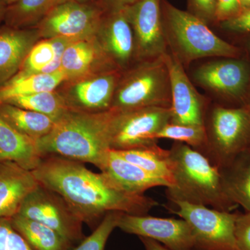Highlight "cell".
Returning <instances> with one entry per match:
<instances>
[{
    "label": "cell",
    "mask_w": 250,
    "mask_h": 250,
    "mask_svg": "<svg viewBox=\"0 0 250 250\" xmlns=\"http://www.w3.org/2000/svg\"><path fill=\"white\" fill-rule=\"evenodd\" d=\"M169 150L174 182L166 194L172 203L185 202L229 212L238 207L225 195L220 170L203 154L179 142Z\"/></svg>",
    "instance_id": "3957f363"
},
{
    "label": "cell",
    "mask_w": 250,
    "mask_h": 250,
    "mask_svg": "<svg viewBox=\"0 0 250 250\" xmlns=\"http://www.w3.org/2000/svg\"><path fill=\"white\" fill-rule=\"evenodd\" d=\"M0 250H33L15 229L11 218H0Z\"/></svg>",
    "instance_id": "1f68e13d"
},
{
    "label": "cell",
    "mask_w": 250,
    "mask_h": 250,
    "mask_svg": "<svg viewBox=\"0 0 250 250\" xmlns=\"http://www.w3.org/2000/svg\"><path fill=\"white\" fill-rule=\"evenodd\" d=\"M0 118L21 134L37 142L53 129L55 121L49 117L9 104H0Z\"/></svg>",
    "instance_id": "d4e9b609"
},
{
    "label": "cell",
    "mask_w": 250,
    "mask_h": 250,
    "mask_svg": "<svg viewBox=\"0 0 250 250\" xmlns=\"http://www.w3.org/2000/svg\"><path fill=\"white\" fill-rule=\"evenodd\" d=\"M234 236L238 250H250V211L236 212Z\"/></svg>",
    "instance_id": "836d02e7"
},
{
    "label": "cell",
    "mask_w": 250,
    "mask_h": 250,
    "mask_svg": "<svg viewBox=\"0 0 250 250\" xmlns=\"http://www.w3.org/2000/svg\"><path fill=\"white\" fill-rule=\"evenodd\" d=\"M5 11H6V7L0 1V27L1 26V23L4 22Z\"/></svg>",
    "instance_id": "ab89813d"
},
{
    "label": "cell",
    "mask_w": 250,
    "mask_h": 250,
    "mask_svg": "<svg viewBox=\"0 0 250 250\" xmlns=\"http://www.w3.org/2000/svg\"><path fill=\"white\" fill-rule=\"evenodd\" d=\"M156 139L172 140L184 143L204 154L207 147V134L204 126L168 123L156 135Z\"/></svg>",
    "instance_id": "f546056e"
},
{
    "label": "cell",
    "mask_w": 250,
    "mask_h": 250,
    "mask_svg": "<svg viewBox=\"0 0 250 250\" xmlns=\"http://www.w3.org/2000/svg\"><path fill=\"white\" fill-rule=\"evenodd\" d=\"M41 40L36 28L0 27V86L19 72L33 46Z\"/></svg>",
    "instance_id": "ffe728a7"
},
{
    "label": "cell",
    "mask_w": 250,
    "mask_h": 250,
    "mask_svg": "<svg viewBox=\"0 0 250 250\" xmlns=\"http://www.w3.org/2000/svg\"><path fill=\"white\" fill-rule=\"evenodd\" d=\"M122 213L117 211L108 213L89 236L85 237L78 246L72 247L70 250H104L108 237L118 227V220Z\"/></svg>",
    "instance_id": "4dcf8cb0"
},
{
    "label": "cell",
    "mask_w": 250,
    "mask_h": 250,
    "mask_svg": "<svg viewBox=\"0 0 250 250\" xmlns=\"http://www.w3.org/2000/svg\"><path fill=\"white\" fill-rule=\"evenodd\" d=\"M0 159L13 161L26 170L33 171L42 157L36 141L21 134L0 118Z\"/></svg>",
    "instance_id": "7402d4cb"
},
{
    "label": "cell",
    "mask_w": 250,
    "mask_h": 250,
    "mask_svg": "<svg viewBox=\"0 0 250 250\" xmlns=\"http://www.w3.org/2000/svg\"><path fill=\"white\" fill-rule=\"evenodd\" d=\"M241 4L242 11L250 9V0H239Z\"/></svg>",
    "instance_id": "60d3db41"
},
{
    "label": "cell",
    "mask_w": 250,
    "mask_h": 250,
    "mask_svg": "<svg viewBox=\"0 0 250 250\" xmlns=\"http://www.w3.org/2000/svg\"><path fill=\"white\" fill-rule=\"evenodd\" d=\"M81 39L58 37L41 39L33 46L19 72L14 77H24L59 70L62 54L70 44ZM13 77V78H14Z\"/></svg>",
    "instance_id": "44dd1931"
},
{
    "label": "cell",
    "mask_w": 250,
    "mask_h": 250,
    "mask_svg": "<svg viewBox=\"0 0 250 250\" xmlns=\"http://www.w3.org/2000/svg\"><path fill=\"white\" fill-rule=\"evenodd\" d=\"M5 103L42 113L55 122L69 110L62 94L55 90L16 97Z\"/></svg>",
    "instance_id": "f1b7e54d"
},
{
    "label": "cell",
    "mask_w": 250,
    "mask_h": 250,
    "mask_svg": "<svg viewBox=\"0 0 250 250\" xmlns=\"http://www.w3.org/2000/svg\"><path fill=\"white\" fill-rule=\"evenodd\" d=\"M173 204L177 209H170V212L190 225L195 238V250H238L234 236L236 212L185 202Z\"/></svg>",
    "instance_id": "52a82bcc"
},
{
    "label": "cell",
    "mask_w": 250,
    "mask_h": 250,
    "mask_svg": "<svg viewBox=\"0 0 250 250\" xmlns=\"http://www.w3.org/2000/svg\"><path fill=\"white\" fill-rule=\"evenodd\" d=\"M104 11L97 2L68 1L54 6L35 27L41 39H83L95 36Z\"/></svg>",
    "instance_id": "30bf717a"
},
{
    "label": "cell",
    "mask_w": 250,
    "mask_h": 250,
    "mask_svg": "<svg viewBox=\"0 0 250 250\" xmlns=\"http://www.w3.org/2000/svg\"><path fill=\"white\" fill-rule=\"evenodd\" d=\"M55 6V0H18L5 11V25L16 29H31Z\"/></svg>",
    "instance_id": "83f0119b"
},
{
    "label": "cell",
    "mask_w": 250,
    "mask_h": 250,
    "mask_svg": "<svg viewBox=\"0 0 250 250\" xmlns=\"http://www.w3.org/2000/svg\"><path fill=\"white\" fill-rule=\"evenodd\" d=\"M204 126L207 147L203 155L220 169L250 149V107L210 104Z\"/></svg>",
    "instance_id": "8992f818"
},
{
    "label": "cell",
    "mask_w": 250,
    "mask_h": 250,
    "mask_svg": "<svg viewBox=\"0 0 250 250\" xmlns=\"http://www.w3.org/2000/svg\"><path fill=\"white\" fill-rule=\"evenodd\" d=\"M161 4V0H138L125 8L134 34L136 62L159 58L167 52Z\"/></svg>",
    "instance_id": "8fae6325"
},
{
    "label": "cell",
    "mask_w": 250,
    "mask_h": 250,
    "mask_svg": "<svg viewBox=\"0 0 250 250\" xmlns=\"http://www.w3.org/2000/svg\"><path fill=\"white\" fill-rule=\"evenodd\" d=\"M113 69L118 68L94 36L70 44L62 54L59 70L65 75V82H70Z\"/></svg>",
    "instance_id": "ac0fdd59"
},
{
    "label": "cell",
    "mask_w": 250,
    "mask_h": 250,
    "mask_svg": "<svg viewBox=\"0 0 250 250\" xmlns=\"http://www.w3.org/2000/svg\"><path fill=\"white\" fill-rule=\"evenodd\" d=\"M95 37L105 54L121 71L136 62L134 34L125 8L104 11Z\"/></svg>",
    "instance_id": "2e32d148"
},
{
    "label": "cell",
    "mask_w": 250,
    "mask_h": 250,
    "mask_svg": "<svg viewBox=\"0 0 250 250\" xmlns=\"http://www.w3.org/2000/svg\"><path fill=\"white\" fill-rule=\"evenodd\" d=\"M114 110L90 113L68 111L55 122L53 129L37 141L42 157L62 156L98 166L110 149L109 132Z\"/></svg>",
    "instance_id": "7a4b0ae2"
},
{
    "label": "cell",
    "mask_w": 250,
    "mask_h": 250,
    "mask_svg": "<svg viewBox=\"0 0 250 250\" xmlns=\"http://www.w3.org/2000/svg\"><path fill=\"white\" fill-rule=\"evenodd\" d=\"M17 214L49 227L73 246L85 238L83 223L66 201L41 184L25 197Z\"/></svg>",
    "instance_id": "9c48e42d"
},
{
    "label": "cell",
    "mask_w": 250,
    "mask_h": 250,
    "mask_svg": "<svg viewBox=\"0 0 250 250\" xmlns=\"http://www.w3.org/2000/svg\"></svg>",
    "instance_id": "7bdbcfd3"
},
{
    "label": "cell",
    "mask_w": 250,
    "mask_h": 250,
    "mask_svg": "<svg viewBox=\"0 0 250 250\" xmlns=\"http://www.w3.org/2000/svg\"><path fill=\"white\" fill-rule=\"evenodd\" d=\"M115 151L125 160L139 166L154 177L165 181L168 184V187L173 185V174L169 149H164L156 144L148 147Z\"/></svg>",
    "instance_id": "cb8c5ba5"
},
{
    "label": "cell",
    "mask_w": 250,
    "mask_h": 250,
    "mask_svg": "<svg viewBox=\"0 0 250 250\" xmlns=\"http://www.w3.org/2000/svg\"><path fill=\"white\" fill-rule=\"evenodd\" d=\"M65 75L60 70L24 77H14L0 86V104L16 97L53 91L64 83Z\"/></svg>",
    "instance_id": "4316f807"
},
{
    "label": "cell",
    "mask_w": 250,
    "mask_h": 250,
    "mask_svg": "<svg viewBox=\"0 0 250 250\" xmlns=\"http://www.w3.org/2000/svg\"><path fill=\"white\" fill-rule=\"evenodd\" d=\"M250 71L244 62L225 58L204 62L192 73V80L220 97L239 98L246 90Z\"/></svg>",
    "instance_id": "9a60e30c"
},
{
    "label": "cell",
    "mask_w": 250,
    "mask_h": 250,
    "mask_svg": "<svg viewBox=\"0 0 250 250\" xmlns=\"http://www.w3.org/2000/svg\"><path fill=\"white\" fill-rule=\"evenodd\" d=\"M15 229L33 250H70V242L52 229L31 219L15 215L11 218Z\"/></svg>",
    "instance_id": "484cf974"
},
{
    "label": "cell",
    "mask_w": 250,
    "mask_h": 250,
    "mask_svg": "<svg viewBox=\"0 0 250 250\" xmlns=\"http://www.w3.org/2000/svg\"><path fill=\"white\" fill-rule=\"evenodd\" d=\"M164 59L170 75V123L204 126L209 103L197 91L183 65L168 51L164 54Z\"/></svg>",
    "instance_id": "5bb4252c"
},
{
    "label": "cell",
    "mask_w": 250,
    "mask_h": 250,
    "mask_svg": "<svg viewBox=\"0 0 250 250\" xmlns=\"http://www.w3.org/2000/svg\"><path fill=\"white\" fill-rule=\"evenodd\" d=\"M122 72L113 69L65 82L68 85L60 93L69 109L90 113L107 111Z\"/></svg>",
    "instance_id": "4fadbf2b"
},
{
    "label": "cell",
    "mask_w": 250,
    "mask_h": 250,
    "mask_svg": "<svg viewBox=\"0 0 250 250\" xmlns=\"http://www.w3.org/2000/svg\"><path fill=\"white\" fill-rule=\"evenodd\" d=\"M138 0H98L97 3L104 11L119 10L127 7Z\"/></svg>",
    "instance_id": "8d00e7d4"
},
{
    "label": "cell",
    "mask_w": 250,
    "mask_h": 250,
    "mask_svg": "<svg viewBox=\"0 0 250 250\" xmlns=\"http://www.w3.org/2000/svg\"><path fill=\"white\" fill-rule=\"evenodd\" d=\"M117 228L129 234L154 240L170 250H195L193 233L184 219L122 213Z\"/></svg>",
    "instance_id": "7c38bea8"
},
{
    "label": "cell",
    "mask_w": 250,
    "mask_h": 250,
    "mask_svg": "<svg viewBox=\"0 0 250 250\" xmlns=\"http://www.w3.org/2000/svg\"><path fill=\"white\" fill-rule=\"evenodd\" d=\"M0 1H1V3H2L5 7L6 8L7 6L14 4V3H16V1H18V0H0Z\"/></svg>",
    "instance_id": "b9f144b4"
},
{
    "label": "cell",
    "mask_w": 250,
    "mask_h": 250,
    "mask_svg": "<svg viewBox=\"0 0 250 250\" xmlns=\"http://www.w3.org/2000/svg\"><path fill=\"white\" fill-rule=\"evenodd\" d=\"M97 167L115 187L131 195H144L152 188L169 187L165 181L125 160L113 149L105 152Z\"/></svg>",
    "instance_id": "e0dca14e"
},
{
    "label": "cell",
    "mask_w": 250,
    "mask_h": 250,
    "mask_svg": "<svg viewBox=\"0 0 250 250\" xmlns=\"http://www.w3.org/2000/svg\"><path fill=\"white\" fill-rule=\"evenodd\" d=\"M241 11L242 8L239 0H218L216 22H222L235 17Z\"/></svg>",
    "instance_id": "d590c367"
},
{
    "label": "cell",
    "mask_w": 250,
    "mask_h": 250,
    "mask_svg": "<svg viewBox=\"0 0 250 250\" xmlns=\"http://www.w3.org/2000/svg\"><path fill=\"white\" fill-rule=\"evenodd\" d=\"M39 184L32 171L0 159V218L17 214L25 197Z\"/></svg>",
    "instance_id": "d6986e66"
},
{
    "label": "cell",
    "mask_w": 250,
    "mask_h": 250,
    "mask_svg": "<svg viewBox=\"0 0 250 250\" xmlns=\"http://www.w3.org/2000/svg\"><path fill=\"white\" fill-rule=\"evenodd\" d=\"M219 24L223 29L228 31L238 33L250 32V9L244 10L235 17Z\"/></svg>",
    "instance_id": "e575fe53"
},
{
    "label": "cell",
    "mask_w": 250,
    "mask_h": 250,
    "mask_svg": "<svg viewBox=\"0 0 250 250\" xmlns=\"http://www.w3.org/2000/svg\"><path fill=\"white\" fill-rule=\"evenodd\" d=\"M170 75L164 55L135 62L122 72L111 109L119 112L146 107L170 108Z\"/></svg>",
    "instance_id": "5b68a950"
},
{
    "label": "cell",
    "mask_w": 250,
    "mask_h": 250,
    "mask_svg": "<svg viewBox=\"0 0 250 250\" xmlns=\"http://www.w3.org/2000/svg\"><path fill=\"white\" fill-rule=\"evenodd\" d=\"M218 0H187L188 12L210 24L216 22Z\"/></svg>",
    "instance_id": "d6a6232c"
},
{
    "label": "cell",
    "mask_w": 250,
    "mask_h": 250,
    "mask_svg": "<svg viewBox=\"0 0 250 250\" xmlns=\"http://www.w3.org/2000/svg\"><path fill=\"white\" fill-rule=\"evenodd\" d=\"M139 238L142 242L146 250H170L154 240L144 238V237H139Z\"/></svg>",
    "instance_id": "74e56055"
},
{
    "label": "cell",
    "mask_w": 250,
    "mask_h": 250,
    "mask_svg": "<svg viewBox=\"0 0 250 250\" xmlns=\"http://www.w3.org/2000/svg\"><path fill=\"white\" fill-rule=\"evenodd\" d=\"M224 192L229 200L250 211V150L237 155L219 169Z\"/></svg>",
    "instance_id": "603a6c76"
},
{
    "label": "cell",
    "mask_w": 250,
    "mask_h": 250,
    "mask_svg": "<svg viewBox=\"0 0 250 250\" xmlns=\"http://www.w3.org/2000/svg\"><path fill=\"white\" fill-rule=\"evenodd\" d=\"M32 172L39 184L59 194L81 221L93 230L109 212L144 215L159 206L145 195L122 191L102 172L95 173L83 163L62 156H44Z\"/></svg>",
    "instance_id": "6da1fadb"
},
{
    "label": "cell",
    "mask_w": 250,
    "mask_h": 250,
    "mask_svg": "<svg viewBox=\"0 0 250 250\" xmlns=\"http://www.w3.org/2000/svg\"><path fill=\"white\" fill-rule=\"evenodd\" d=\"M98 0H55L56 5L62 4L64 2H68V1H76V2L81 3H90V2H97Z\"/></svg>",
    "instance_id": "f35d334b"
},
{
    "label": "cell",
    "mask_w": 250,
    "mask_h": 250,
    "mask_svg": "<svg viewBox=\"0 0 250 250\" xmlns=\"http://www.w3.org/2000/svg\"><path fill=\"white\" fill-rule=\"evenodd\" d=\"M161 22L167 51L184 68L198 59L236 58L239 49L219 37L193 15L161 0Z\"/></svg>",
    "instance_id": "277c9868"
},
{
    "label": "cell",
    "mask_w": 250,
    "mask_h": 250,
    "mask_svg": "<svg viewBox=\"0 0 250 250\" xmlns=\"http://www.w3.org/2000/svg\"><path fill=\"white\" fill-rule=\"evenodd\" d=\"M170 108L146 107L125 112L114 110L110 126V149L125 150L157 144L156 135L170 123Z\"/></svg>",
    "instance_id": "ba28073f"
}]
</instances>
